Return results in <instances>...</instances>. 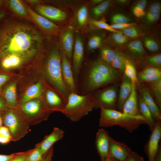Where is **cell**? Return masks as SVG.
<instances>
[{"label": "cell", "mask_w": 161, "mask_h": 161, "mask_svg": "<svg viewBox=\"0 0 161 161\" xmlns=\"http://www.w3.org/2000/svg\"><path fill=\"white\" fill-rule=\"evenodd\" d=\"M21 110L25 114L31 117L39 114L44 120L47 119L49 114L52 112L46 107L44 101L40 100H31L23 103Z\"/></svg>", "instance_id": "cell-12"}, {"label": "cell", "mask_w": 161, "mask_h": 161, "mask_svg": "<svg viewBox=\"0 0 161 161\" xmlns=\"http://www.w3.org/2000/svg\"><path fill=\"white\" fill-rule=\"evenodd\" d=\"M128 0H117V1L120 4H125L128 1Z\"/></svg>", "instance_id": "cell-59"}, {"label": "cell", "mask_w": 161, "mask_h": 161, "mask_svg": "<svg viewBox=\"0 0 161 161\" xmlns=\"http://www.w3.org/2000/svg\"><path fill=\"white\" fill-rule=\"evenodd\" d=\"M44 157L39 148L37 145L35 148L33 149L27 161H42L44 160Z\"/></svg>", "instance_id": "cell-37"}, {"label": "cell", "mask_w": 161, "mask_h": 161, "mask_svg": "<svg viewBox=\"0 0 161 161\" xmlns=\"http://www.w3.org/2000/svg\"><path fill=\"white\" fill-rule=\"evenodd\" d=\"M45 80L67 100L70 92L65 86L62 77L61 55L59 47L52 48L46 55L41 67Z\"/></svg>", "instance_id": "cell-3"}, {"label": "cell", "mask_w": 161, "mask_h": 161, "mask_svg": "<svg viewBox=\"0 0 161 161\" xmlns=\"http://www.w3.org/2000/svg\"><path fill=\"white\" fill-rule=\"evenodd\" d=\"M137 81L149 83L161 78V71L160 68L150 66L140 72L137 75Z\"/></svg>", "instance_id": "cell-21"}, {"label": "cell", "mask_w": 161, "mask_h": 161, "mask_svg": "<svg viewBox=\"0 0 161 161\" xmlns=\"http://www.w3.org/2000/svg\"><path fill=\"white\" fill-rule=\"evenodd\" d=\"M150 110L152 117L156 123L161 120V114L160 109L157 105H155L150 103L145 102Z\"/></svg>", "instance_id": "cell-39"}, {"label": "cell", "mask_w": 161, "mask_h": 161, "mask_svg": "<svg viewBox=\"0 0 161 161\" xmlns=\"http://www.w3.org/2000/svg\"><path fill=\"white\" fill-rule=\"evenodd\" d=\"M130 19L122 14L117 13L113 15L111 18V21L113 24L130 23Z\"/></svg>", "instance_id": "cell-40"}, {"label": "cell", "mask_w": 161, "mask_h": 161, "mask_svg": "<svg viewBox=\"0 0 161 161\" xmlns=\"http://www.w3.org/2000/svg\"><path fill=\"white\" fill-rule=\"evenodd\" d=\"M27 2L32 4H37L40 3V1L37 0H30L27 1Z\"/></svg>", "instance_id": "cell-58"}, {"label": "cell", "mask_w": 161, "mask_h": 161, "mask_svg": "<svg viewBox=\"0 0 161 161\" xmlns=\"http://www.w3.org/2000/svg\"><path fill=\"white\" fill-rule=\"evenodd\" d=\"M5 111H0V128L3 126V118Z\"/></svg>", "instance_id": "cell-56"}, {"label": "cell", "mask_w": 161, "mask_h": 161, "mask_svg": "<svg viewBox=\"0 0 161 161\" xmlns=\"http://www.w3.org/2000/svg\"><path fill=\"white\" fill-rule=\"evenodd\" d=\"M145 45L149 51L156 52L158 50L159 46L156 41L150 37H146L143 39Z\"/></svg>", "instance_id": "cell-38"}, {"label": "cell", "mask_w": 161, "mask_h": 161, "mask_svg": "<svg viewBox=\"0 0 161 161\" xmlns=\"http://www.w3.org/2000/svg\"><path fill=\"white\" fill-rule=\"evenodd\" d=\"M9 5L10 9L18 15L25 18H28L30 17L25 5L21 1L10 0L9 1Z\"/></svg>", "instance_id": "cell-25"}, {"label": "cell", "mask_w": 161, "mask_h": 161, "mask_svg": "<svg viewBox=\"0 0 161 161\" xmlns=\"http://www.w3.org/2000/svg\"><path fill=\"white\" fill-rule=\"evenodd\" d=\"M12 141V139L10 137L0 134V143L6 144Z\"/></svg>", "instance_id": "cell-54"}, {"label": "cell", "mask_w": 161, "mask_h": 161, "mask_svg": "<svg viewBox=\"0 0 161 161\" xmlns=\"http://www.w3.org/2000/svg\"><path fill=\"white\" fill-rule=\"evenodd\" d=\"M109 161H118L115 159L109 157Z\"/></svg>", "instance_id": "cell-61"}, {"label": "cell", "mask_w": 161, "mask_h": 161, "mask_svg": "<svg viewBox=\"0 0 161 161\" xmlns=\"http://www.w3.org/2000/svg\"><path fill=\"white\" fill-rule=\"evenodd\" d=\"M103 0H93L91 1V4L93 5H98L103 2Z\"/></svg>", "instance_id": "cell-57"}, {"label": "cell", "mask_w": 161, "mask_h": 161, "mask_svg": "<svg viewBox=\"0 0 161 161\" xmlns=\"http://www.w3.org/2000/svg\"><path fill=\"white\" fill-rule=\"evenodd\" d=\"M64 135V131L58 128L55 127L50 134L46 136L41 142L37 144L44 157L53 144L62 139Z\"/></svg>", "instance_id": "cell-17"}, {"label": "cell", "mask_w": 161, "mask_h": 161, "mask_svg": "<svg viewBox=\"0 0 161 161\" xmlns=\"http://www.w3.org/2000/svg\"><path fill=\"white\" fill-rule=\"evenodd\" d=\"M93 94L94 109L100 108L102 106L106 109L116 110L117 98V90L116 86L108 87Z\"/></svg>", "instance_id": "cell-7"}, {"label": "cell", "mask_w": 161, "mask_h": 161, "mask_svg": "<svg viewBox=\"0 0 161 161\" xmlns=\"http://www.w3.org/2000/svg\"><path fill=\"white\" fill-rule=\"evenodd\" d=\"M135 84H133L131 92L124 103L122 112L131 116H136L141 115L138 109V100Z\"/></svg>", "instance_id": "cell-18"}, {"label": "cell", "mask_w": 161, "mask_h": 161, "mask_svg": "<svg viewBox=\"0 0 161 161\" xmlns=\"http://www.w3.org/2000/svg\"><path fill=\"white\" fill-rule=\"evenodd\" d=\"M104 37L100 34H96L92 35L88 41V51L90 52L100 47L103 41Z\"/></svg>", "instance_id": "cell-28"}, {"label": "cell", "mask_w": 161, "mask_h": 161, "mask_svg": "<svg viewBox=\"0 0 161 161\" xmlns=\"http://www.w3.org/2000/svg\"><path fill=\"white\" fill-rule=\"evenodd\" d=\"M94 106L92 92L85 95L70 92L66 105L60 112L72 121L77 122L88 114Z\"/></svg>", "instance_id": "cell-4"}, {"label": "cell", "mask_w": 161, "mask_h": 161, "mask_svg": "<svg viewBox=\"0 0 161 161\" xmlns=\"http://www.w3.org/2000/svg\"><path fill=\"white\" fill-rule=\"evenodd\" d=\"M61 74L64 82L70 92L79 94L72 71L71 62L60 49Z\"/></svg>", "instance_id": "cell-11"}, {"label": "cell", "mask_w": 161, "mask_h": 161, "mask_svg": "<svg viewBox=\"0 0 161 161\" xmlns=\"http://www.w3.org/2000/svg\"><path fill=\"white\" fill-rule=\"evenodd\" d=\"M110 0L104 1L94 7L90 11L91 16L95 18L103 15L108 10L112 4Z\"/></svg>", "instance_id": "cell-26"}, {"label": "cell", "mask_w": 161, "mask_h": 161, "mask_svg": "<svg viewBox=\"0 0 161 161\" xmlns=\"http://www.w3.org/2000/svg\"><path fill=\"white\" fill-rule=\"evenodd\" d=\"M131 150L124 143L117 141L110 137L109 143V157L118 161H125Z\"/></svg>", "instance_id": "cell-14"}, {"label": "cell", "mask_w": 161, "mask_h": 161, "mask_svg": "<svg viewBox=\"0 0 161 161\" xmlns=\"http://www.w3.org/2000/svg\"><path fill=\"white\" fill-rule=\"evenodd\" d=\"M35 10L39 14L47 19L56 21H61L66 20L67 17L64 11L52 6L38 4L35 7Z\"/></svg>", "instance_id": "cell-15"}, {"label": "cell", "mask_w": 161, "mask_h": 161, "mask_svg": "<svg viewBox=\"0 0 161 161\" xmlns=\"http://www.w3.org/2000/svg\"><path fill=\"white\" fill-rule=\"evenodd\" d=\"M33 149L25 152H18V154L10 161H27Z\"/></svg>", "instance_id": "cell-45"}, {"label": "cell", "mask_w": 161, "mask_h": 161, "mask_svg": "<svg viewBox=\"0 0 161 161\" xmlns=\"http://www.w3.org/2000/svg\"><path fill=\"white\" fill-rule=\"evenodd\" d=\"M120 31L128 38H137L140 36L141 34L140 31L135 25L121 30Z\"/></svg>", "instance_id": "cell-35"}, {"label": "cell", "mask_w": 161, "mask_h": 161, "mask_svg": "<svg viewBox=\"0 0 161 161\" xmlns=\"http://www.w3.org/2000/svg\"><path fill=\"white\" fill-rule=\"evenodd\" d=\"M44 160H43V161H44Z\"/></svg>", "instance_id": "cell-64"}, {"label": "cell", "mask_w": 161, "mask_h": 161, "mask_svg": "<svg viewBox=\"0 0 161 161\" xmlns=\"http://www.w3.org/2000/svg\"><path fill=\"white\" fill-rule=\"evenodd\" d=\"M161 10V4L158 2H154L149 7L148 11L160 12Z\"/></svg>", "instance_id": "cell-48"}, {"label": "cell", "mask_w": 161, "mask_h": 161, "mask_svg": "<svg viewBox=\"0 0 161 161\" xmlns=\"http://www.w3.org/2000/svg\"><path fill=\"white\" fill-rule=\"evenodd\" d=\"M44 89V86L42 82L32 85L26 90L21 99V102L23 104L40 97L42 95Z\"/></svg>", "instance_id": "cell-22"}, {"label": "cell", "mask_w": 161, "mask_h": 161, "mask_svg": "<svg viewBox=\"0 0 161 161\" xmlns=\"http://www.w3.org/2000/svg\"><path fill=\"white\" fill-rule=\"evenodd\" d=\"M43 43L41 33L34 27L18 21H7L0 27V58L16 57L26 63L39 53Z\"/></svg>", "instance_id": "cell-1"}, {"label": "cell", "mask_w": 161, "mask_h": 161, "mask_svg": "<svg viewBox=\"0 0 161 161\" xmlns=\"http://www.w3.org/2000/svg\"><path fill=\"white\" fill-rule=\"evenodd\" d=\"M5 13L4 12H0V20L3 18L5 16Z\"/></svg>", "instance_id": "cell-60"}, {"label": "cell", "mask_w": 161, "mask_h": 161, "mask_svg": "<svg viewBox=\"0 0 161 161\" xmlns=\"http://www.w3.org/2000/svg\"><path fill=\"white\" fill-rule=\"evenodd\" d=\"M90 23L97 27L100 29L105 30L112 32L122 33L120 31L112 28L110 25L107 23L104 20H92Z\"/></svg>", "instance_id": "cell-36"}, {"label": "cell", "mask_w": 161, "mask_h": 161, "mask_svg": "<svg viewBox=\"0 0 161 161\" xmlns=\"http://www.w3.org/2000/svg\"><path fill=\"white\" fill-rule=\"evenodd\" d=\"M0 134L10 137L12 139L9 130L4 126H3L0 128Z\"/></svg>", "instance_id": "cell-51"}, {"label": "cell", "mask_w": 161, "mask_h": 161, "mask_svg": "<svg viewBox=\"0 0 161 161\" xmlns=\"http://www.w3.org/2000/svg\"><path fill=\"white\" fill-rule=\"evenodd\" d=\"M124 75L131 80L133 84L136 85L138 82L137 75L135 68L129 60L125 58Z\"/></svg>", "instance_id": "cell-27"}, {"label": "cell", "mask_w": 161, "mask_h": 161, "mask_svg": "<svg viewBox=\"0 0 161 161\" xmlns=\"http://www.w3.org/2000/svg\"><path fill=\"white\" fill-rule=\"evenodd\" d=\"M25 6L30 18L43 30L52 33L55 32L58 30L59 27L58 25L35 12L28 5Z\"/></svg>", "instance_id": "cell-16"}, {"label": "cell", "mask_w": 161, "mask_h": 161, "mask_svg": "<svg viewBox=\"0 0 161 161\" xmlns=\"http://www.w3.org/2000/svg\"><path fill=\"white\" fill-rule=\"evenodd\" d=\"M4 96L7 106L8 108L15 109L18 104L16 98V85L15 82L9 84L5 89Z\"/></svg>", "instance_id": "cell-23"}, {"label": "cell", "mask_w": 161, "mask_h": 161, "mask_svg": "<svg viewBox=\"0 0 161 161\" xmlns=\"http://www.w3.org/2000/svg\"><path fill=\"white\" fill-rule=\"evenodd\" d=\"M160 12L148 11L145 13V20L148 23H153L157 21L160 18Z\"/></svg>", "instance_id": "cell-44"}, {"label": "cell", "mask_w": 161, "mask_h": 161, "mask_svg": "<svg viewBox=\"0 0 161 161\" xmlns=\"http://www.w3.org/2000/svg\"><path fill=\"white\" fill-rule=\"evenodd\" d=\"M136 24L133 23H121L118 24H113L110 25L113 29L117 30H122L127 27L135 25Z\"/></svg>", "instance_id": "cell-46"}, {"label": "cell", "mask_w": 161, "mask_h": 161, "mask_svg": "<svg viewBox=\"0 0 161 161\" xmlns=\"http://www.w3.org/2000/svg\"><path fill=\"white\" fill-rule=\"evenodd\" d=\"M3 124L9 130L12 141H15L25 136L30 125L29 117L22 116L16 111L9 109L4 113Z\"/></svg>", "instance_id": "cell-6"}, {"label": "cell", "mask_w": 161, "mask_h": 161, "mask_svg": "<svg viewBox=\"0 0 161 161\" xmlns=\"http://www.w3.org/2000/svg\"><path fill=\"white\" fill-rule=\"evenodd\" d=\"M141 97L145 102L157 105L154 101L149 90L147 88L143 87L140 89Z\"/></svg>", "instance_id": "cell-42"}, {"label": "cell", "mask_w": 161, "mask_h": 161, "mask_svg": "<svg viewBox=\"0 0 161 161\" xmlns=\"http://www.w3.org/2000/svg\"><path fill=\"white\" fill-rule=\"evenodd\" d=\"M154 161H161V143L160 144L159 148Z\"/></svg>", "instance_id": "cell-55"}, {"label": "cell", "mask_w": 161, "mask_h": 161, "mask_svg": "<svg viewBox=\"0 0 161 161\" xmlns=\"http://www.w3.org/2000/svg\"><path fill=\"white\" fill-rule=\"evenodd\" d=\"M2 2V1L1 0H0V5L1 4Z\"/></svg>", "instance_id": "cell-62"}, {"label": "cell", "mask_w": 161, "mask_h": 161, "mask_svg": "<svg viewBox=\"0 0 161 161\" xmlns=\"http://www.w3.org/2000/svg\"><path fill=\"white\" fill-rule=\"evenodd\" d=\"M129 38L122 33L112 32L110 36L109 42L117 45H122L126 43Z\"/></svg>", "instance_id": "cell-34"}, {"label": "cell", "mask_w": 161, "mask_h": 161, "mask_svg": "<svg viewBox=\"0 0 161 161\" xmlns=\"http://www.w3.org/2000/svg\"><path fill=\"white\" fill-rule=\"evenodd\" d=\"M8 109L5 100L0 96V111H6Z\"/></svg>", "instance_id": "cell-52"}, {"label": "cell", "mask_w": 161, "mask_h": 161, "mask_svg": "<svg viewBox=\"0 0 161 161\" xmlns=\"http://www.w3.org/2000/svg\"><path fill=\"white\" fill-rule=\"evenodd\" d=\"M84 49L82 38L80 34L77 33L75 37L72 61V71L78 91V79L83 59Z\"/></svg>", "instance_id": "cell-8"}, {"label": "cell", "mask_w": 161, "mask_h": 161, "mask_svg": "<svg viewBox=\"0 0 161 161\" xmlns=\"http://www.w3.org/2000/svg\"><path fill=\"white\" fill-rule=\"evenodd\" d=\"M18 154V153H15L9 155L0 154V161H10Z\"/></svg>", "instance_id": "cell-50"}, {"label": "cell", "mask_w": 161, "mask_h": 161, "mask_svg": "<svg viewBox=\"0 0 161 161\" xmlns=\"http://www.w3.org/2000/svg\"><path fill=\"white\" fill-rule=\"evenodd\" d=\"M161 137V122L160 120L156 123L148 140L144 147L148 161H154L159 148Z\"/></svg>", "instance_id": "cell-10"}, {"label": "cell", "mask_w": 161, "mask_h": 161, "mask_svg": "<svg viewBox=\"0 0 161 161\" xmlns=\"http://www.w3.org/2000/svg\"><path fill=\"white\" fill-rule=\"evenodd\" d=\"M125 161H144L143 158L136 153L131 151L129 155Z\"/></svg>", "instance_id": "cell-47"}, {"label": "cell", "mask_w": 161, "mask_h": 161, "mask_svg": "<svg viewBox=\"0 0 161 161\" xmlns=\"http://www.w3.org/2000/svg\"><path fill=\"white\" fill-rule=\"evenodd\" d=\"M126 47L130 52L138 56H143L145 53L143 44L140 40H134L129 42Z\"/></svg>", "instance_id": "cell-29"}, {"label": "cell", "mask_w": 161, "mask_h": 161, "mask_svg": "<svg viewBox=\"0 0 161 161\" xmlns=\"http://www.w3.org/2000/svg\"><path fill=\"white\" fill-rule=\"evenodd\" d=\"M116 51L107 47L101 48L100 52V59L111 66V64L115 55Z\"/></svg>", "instance_id": "cell-30"}, {"label": "cell", "mask_w": 161, "mask_h": 161, "mask_svg": "<svg viewBox=\"0 0 161 161\" xmlns=\"http://www.w3.org/2000/svg\"><path fill=\"white\" fill-rule=\"evenodd\" d=\"M61 49L64 53L71 62L73 51L74 36L71 28H68L62 33L60 37Z\"/></svg>", "instance_id": "cell-19"}, {"label": "cell", "mask_w": 161, "mask_h": 161, "mask_svg": "<svg viewBox=\"0 0 161 161\" xmlns=\"http://www.w3.org/2000/svg\"><path fill=\"white\" fill-rule=\"evenodd\" d=\"M138 109L140 115L144 119L145 124L148 126L151 132L154 129L156 123L154 120L148 108L142 97L138 100Z\"/></svg>", "instance_id": "cell-24"}, {"label": "cell", "mask_w": 161, "mask_h": 161, "mask_svg": "<svg viewBox=\"0 0 161 161\" xmlns=\"http://www.w3.org/2000/svg\"><path fill=\"white\" fill-rule=\"evenodd\" d=\"M147 1L146 0H141L138 1L133 7L132 11L137 14H141L145 13V9L146 6Z\"/></svg>", "instance_id": "cell-43"}, {"label": "cell", "mask_w": 161, "mask_h": 161, "mask_svg": "<svg viewBox=\"0 0 161 161\" xmlns=\"http://www.w3.org/2000/svg\"><path fill=\"white\" fill-rule=\"evenodd\" d=\"M125 58L119 52H116L115 55L111 64V66L114 69L124 71L125 69Z\"/></svg>", "instance_id": "cell-32"}, {"label": "cell", "mask_w": 161, "mask_h": 161, "mask_svg": "<svg viewBox=\"0 0 161 161\" xmlns=\"http://www.w3.org/2000/svg\"><path fill=\"white\" fill-rule=\"evenodd\" d=\"M88 15V9L86 6H82L79 9L77 14V20L80 26L83 27L86 24L87 20Z\"/></svg>", "instance_id": "cell-33"}, {"label": "cell", "mask_w": 161, "mask_h": 161, "mask_svg": "<svg viewBox=\"0 0 161 161\" xmlns=\"http://www.w3.org/2000/svg\"><path fill=\"white\" fill-rule=\"evenodd\" d=\"M53 155V147H52L45 156L44 161H52Z\"/></svg>", "instance_id": "cell-53"}, {"label": "cell", "mask_w": 161, "mask_h": 161, "mask_svg": "<svg viewBox=\"0 0 161 161\" xmlns=\"http://www.w3.org/2000/svg\"><path fill=\"white\" fill-rule=\"evenodd\" d=\"M110 137L108 132L104 129H99L96 133L95 144L101 161H106L109 160Z\"/></svg>", "instance_id": "cell-13"}, {"label": "cell", "mask_w": 161, "mask_h": 161, "mask_svg": "<svg viewBox=\"0 0 161 161\" xmlns=\"http://www.w3.org/2000/svg\"><path fill=\"white\" fill-rule=\"evenodd\" d=\"M147 62L151 66L160 68L161 66V54H158L148 57Z\"/></svg>", "instance_id": "cell-41"}, {"label": "cell", "mask_w": 161, "mask_h": 161, "mask_svg": "<svg viewBox=\"0 0 161 161\" xmlns=\"http://www.w3.org/2000/svg\"><path fill=\"white\" fill-rule=\"evenodd\" d=\"M44 86V104L49 111L60 112L66 105L67 100L58 91Z\"/></svg>", "instance_id": "cell-9"}, {"label": "cell", "mask_w": 161, "mask_h": 161, "mask_svg": "<svg viewBox=\"0 0 161 161\" xmlns=\"http://www.w3.org/2000/svg\"><path fill=\"white\" fill-rule=\"evenodd\" d=\"M149 83L150 89L156 99L159 107L161 105V78Z\"/></svg>", "instance_id": "cell-31"}, {"label": "cell", "mask_w": 161, "mask_h": 161, "mask_svg": "<svg viewBox=\"0 0 161 161\" xmlns=\"http://www.w3.org/2000/svg\"><path fill=\"white\" fill-rule=\"evenodd\" d=\"M109 161V160H107V161Z\"/></svg>", "instance_id": "cell-63"}, {"label": "cell", "mask_w": 161, "mask_h": 161, "mask_svg": "<svg viewBox=\"0 0 161 161\" xmlns=\"http://www.w3.org/2000/svg\"><path fill=\"white\" fill-rule=\"evenodd\" d=\"M11 78L10 75L0 73V88Z\"/></svg>", "instance_id": "cell-49"}, {"label": "cell", "mask_w": 161, "mask_h": 161, "mask_svg": "<svg viewBox=\"0 0 161 161\" xmlns=\"http://www.w3.org/2000/svg\"><path fill=\"white\" fill-rule=\"evenodd\" d=\"M133 84L130 80L124 75L120 89L117 107L122 112L123 106L129 96L132 89Z\"/></svg>", "instance_id": "cell-20"}, {"label": "cell", "mask_w": 161, "mask_h": 161, "mask_svg": "<svg viewBox=\"0 0 161 161\" xmlns=\"http://www.w3.org/2000/svg\"><path fill=\"white\" fill-rule=\"evenodd\" d=\"M120 78L118 72L100 59L92 61L82 73L79 83V94L85 95L117 81Z\"/></svg>", "instance_id": "cell-2"}, {"label": "cell", "mask_w": 161, "mask_h": 161, "mask_svg": "<svg viewBox=\"0 0 161 161\" xmlns=\"http://www.w3.org/2000/svg\"><path fill=\"white\" fill-rule=\"evenodd\" d=\"M99 125L106 127L118 125L129 132L136 129L142 124H145L141 115L133 116L126 114L116 110L105 108L100 106Z\"/></svg>", "instance_id": "cell-5"}]
</instances>
